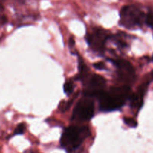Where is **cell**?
I'll list each match as a JSON object with an SVG mask.
<instances>
[{"mask_svg":"<svg viewBox=\"0 0 153 153\" xmlns=\"http://www.w3.org/2000/svg\"><path fill=\"white\" fill-rule=\"evenodd\" d=\"M74 45H75L74 39H73V38H70V47H71V46H73Z\"/></svg>","mask_w":153,"mask_h":153,"instance_id":"5bb4252c","label":"cell"},{"mask_svg":"<svg viewBox=\"0 0 153 153\" xmlns=\"http://www.w3.org/2000/svg\"><path fill=\"white\" fill-rule=\"evenodd\" d=\"M147 13L137 4L124 5L120 11L119 25L130 30L139 29L146 26Z\"/></svg>","mask_w":153,"mask_h":153,"instance_id":"3957f363","label":"cell"},{"mask_svg":"<svg viewBox=\"0 0 153 153\" xmlns=\"http://www.w3.org/2000/svg\"><path fill=\"white\" fill-rule=\"evenodd\" d=\"M75 83L72 79H69L65 81L64 84V92L67 96H70L74 91Z\"/></svg>","mask_w":153,"mask_h":153,"instance_id":"30bf717a","label":"cell"},{"mask_svg":"<svg viewBox=\"0 0 153 153\" xmlns=\"http://www.w3.org/2000/svg\"><path fill=\"white\" fill-rule=\"evenodd\" d=\"M93 66H94L97 70H104L107 69L105 67V64L103 62H99L94 63V64H93Z\"/></svg>","mask_w":153,"mask_h":153,"instance_id":"4fadbf2b","label":"cell"},{"mask_svg":"<svg viewBox=\"0 0 153 153\" xmlns=\"http://www.w3.org/2000/svg\"><path fill=\"white\" fill-rule=\"evenodd\" d=\"M152 26H151V28H153V20H152Z\"/></svg>","mask_w":153,"mask_h":153,"instance_id":"9a60e30c","label":"cell"},{"mask_svg":"<svg viewBox=\"0 0 153 153\" xmlns=\"http://www.w3.org/2000/svg\"><path fill=\"white\" fill-rule=\"evenodd\" d=\"M111 34L104 28H94L87 32L85 40L92 52L102 56L105 51L106 44L111 39Z\"/></svg>","mask_w":153,"mask_h":153,"instance_id":"277c9868","label":"cell"},{"mask_svg":"<svg viewBox=\"0 0 153 153\" xmlns=\"http://www.w3.org/2000/svg\"><path fill=\"white\" fill-rule=\"evenodd\" d=\"M112 64L116 68V72L118 78L121 82L126 83V86L133 84L136 80V72L134 66L127 60L122 58H108Z\"/></svg>","mask_w":153,"mask_h":153,"instance_id":"8992f818","label":"cell"},{"mask_svg":"<svg viewBox=\"0 0 153 153\" xmlns=\"http://www.w3.org/2000/svg\"><path fill=\"white\" fill-rule=\"evenodd\" d=\"M123 122L128 127L136 128L137 126V122L131 117H123Z\"/></svg>","mask_w":153,"mask_h":153,"instance_id":"8fae6325","label":"cell"},{"mask_svg":"<svg viewBox=\"0 0 153 153\" xmlns=\"http://www.w3.org/2000/svg\"><path fill=\"white\" fill-rule=\"evenodd\" d=\"M95 115V103L94 98L84 96L75 106L71 119L76 122H84L92 119Z\"/></svg>","mask_w":153,"mask_h":153,"instance_id":"5b68a950","label":"cell"},{"mask_svg":"<svg viewBox=\"0 0 153 153\" xmlns=\"http://www.w3.org/2000/svg\"><path fill=\"white\" fill-rule=\"evenodd\" d=\"M131 94L129 86L110 87L98 97L100 110L104 112L119 110L130 100Z\"/></svg>","mask_w":153,"mask_h":153,"instance_id":"6da1fadb","label":"cell"},{"mask_svg":"<svg viewBox=\"0 0 153 153\" xmlns=\"http://www.w3.org/2000/svg\"><path fill=\"white\" fill-rule=\"evenodd\" d=\"M83 84L84 96L98 98L99 96L105 90L106 80L101 75L92 74L84 81Z\"/></svg>","mask_w":153,"mask_h":153,"instance_id":"52a82bcc","label":"cell"},{"mask_svg":"<svg viewBox=\"0 0 153 153\" xmlns=\"http://www.w3.org/2000/svg\"><path fill=\"white\" fill-rule=\"evenodd\" d=\"M110 40H111L120 50H126L129 46L128 43V35L123 32H118L116 34H112Z\"/></svg>","mask_w":153,"mask_h":153,"instance_id":"9c48e42d","label":"cell"},{"mask_svg":"<svg viewBox=\"0 0 153 153\" xmlns=\"http://www.w3.org/2000/svg\"><path fill=\"white\" fill-rule=\"evenodd\" d=\"M25 129H26V124H25V123H20V124H18V125L16 127V128H15L14 130V132H13L12 136L22 134L25 132Z\"/></svg>","mask_w":153,"mask_h":153,"instance_id":"7c38bea8","label":"cell"},{"mask_svg":"<svg viewBox=\"0 0 153 153\" xmlns=\"http://www.w3.org/2000/svg\"><path fill=\"white\" fill-rule=\"evenodd\" d=\"M31 153H35V152H31Z\"/></svg>","mask_w":153,"mask_h":153,"instance_id":"2e32d148","label":"cell"},{"mask_svg":"<svg viewBox=\"0 0 153 153\" xmlns=\"http://www.w3.org/2000/svg\"><path fill=\"white\" fill-rule=\"evenodd\" d=\"M91 135L88 125H71L64 129L60 145L67 153H81L82 143Z\"/></svg>","mask_w":153,"mask_h":153,"instance_id":"7a4b0ae2","label":"cell"},{"mask_svg":"<svg viewBox=\"0 0 153 153\" xmlns=\"http://www.w3.org/2000/svg\"><path fill=\"white\" fill-rule=\"evenodd\" d=\"M150 83V80H147L146 82H143L137 92L134 93H132L130 98V106L132 109L136 110H140L143 105V98H144L145 94L147 90V87L149 84Z\"/></svg>","mask_w":153,"mask_h":153,"instance_id":"ba28073f","label":"cell"}]
</instances>
